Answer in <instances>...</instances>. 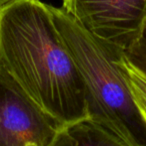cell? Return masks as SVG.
Returning a JSON list of instances; mask_svg holds the SVG:
<instances>
[{
    "mask_svg": "<svg viewBox=\"0 0 146 146\" xmlns=\"http://www.w3.org/2000/svg\"><path fill=\"white\" fill-rule=\"evenodd\" d=\"M0 69L62 124L87 117L83 80L49 5L40 0L0 8Z\"/></svg>",
    "mask_w": 146,
    "mask_h": 146,
    "instance_id": "1",
    "label": "cell"
},
{
    "mask_svg": "<svg viewBox=\"0 0 146 146\" xmlns=\"http://www.w3.org/2000/svg\"><path fill=\"white\" fill-rule=\"evenodd\" d=\"M85 88L87 117L128 146H146V123L135 104L124 50L96 38L62 7L49 5Z\"/></svg>",
    "mask_w": 146,
    "mask_h": 146,
    "instance_id": "2",
    "label": "cell"
},
{
    "mask_svg": "<svg viewBox=\"0 0 146 146\" xmlns=\"http://www.w3.org/2000/svg\"><path fill=\"white\" fill-rule=\"evenodd\" d=\"M62 8L96 38L123 50L146 25V0H62Z\"/></svg>",
    "mask_w": 146,
    "mask_h": 146,
    "instance_id": "3",
    "label": "cell"
},
{
    "mask_svg": "<svg viewBox=\"0 0 146 146\" xmlns=\"http://www.w3.org/2000/svg\"><path fill=\"white\" fill-rule=\"evenodd\" d=\"M63 125L0 69V146H50Z\"/></svg>",
    "mask_w": 146,
    "mask_h": 146,
    "instance_id": "4",
    "label": "cell"
},
{
    "mask_svg": "<svg viewBox=\"0 0 146 146\" xmlns=\"http://www.w3.org/2000/svg\"><path fill=\"white\" fill-rule=\"evenodd\" d=\"M50 146H128L89 117L64 124Z\"/></svg>",
    "mask_w": 146,
    "mask_h": 146,
    "instance_id": "5",
    "label": "cell"
},
{
    "mask_svg": "<svg viewBox=\"0 0 146 146\" xmlns=\"http://www.w3.org/2000/svg\"><path fill=\"white\" fill-rule=\"evenodd\" d=\"M126 74L135 104L146 123V78L131 67L127 61Z\"/></svg>",
    "mask_w": 146,
    "mask_h": 146,
    "instance_id": "6",
    "label": "cell"
},
{
    "mask_svg": "<svg viewBox=\"0 0 146 146\" xmlns=\"http://www.w3.org/2000/svg\"><path fill=\"white\" fill-rule=\"evenodd\" d=\"M126 61L146 78V25L139 39L124 50Z\"/></svg>",
    "mask_w": 146,
    "mask_h": 146,
    "instance_id": "7",
    "label": "cell"
},
{
    "mask_svg": "<svg viewBox=\"0 0 146 146\" xmlns=\"http://www.w3.org/2000/svg\"><path fill=\"white\" fill-rule=\"evenodd\" d=\"M13 1H15V0H0V8L7 5V4L11 3V2H13Z\"/></svg>",
    "mask_w": 146,
    "mask_h": 146,
    "instance_id": "8",
    "label": "cell"
}]
</instances>
